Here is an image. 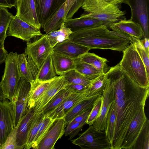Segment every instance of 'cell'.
Returning <instances> with one entry per match:
<instances>
[{"mask_svg": "<svg viewBox=\"0 0 149 149\" xmlns=\"http://www.w3.org/2000/svg\"><path fill=\"white\" fill-rule=\"evenodd\" d=\"M112 87L116 111L113 143L110 149H121L129 127L139 110L144 107L149 96V86L135 83L118 64L105 74Z\"/></svg>", "mask_w": 149, "mask_h": 149, "instance_id": "1", "label": "cell"}, {"mask_svg": "<svg viewBox=\"0 0 149 149\" xmlns=\"http://www.w3.org/2000/svg\"><path fill=\"white\" fill-rule=\"evenodd\" d=\"M69 39L91 49H109L119 52L123 51L131 42L127 38L110 30L104 25L73 32Z\"/></svg>", "mask_w": 149, "mask_h": 149, "instance_id": "2", "label": "cell"}, {"mask_svg": "<svg viewBox=\"0 0 149 149\" xmlns=\"http://www.w3.org/2000/svg\"><path fill=\"white\" fill-rule=\"evenodd\" d=\"M119 7L104 0H84L81 7L86 13L80 17L98 19L109 28L113 23L124 18L126 11Z\"/></svg>", "mask_w": 149, "mask_h": 149, "instance_id": "3", "label": "cell"}, {"mask_svg": "<svg viewBox=\"0 0 149 149\" xmlns=\"http://www.w3.org/2000/svg\"><path fill=\"white\" fill-rule=\"evenodd\" d=\"M123 52V58L118 63L121 70L138 85L149 87V75L134 44L130 42Z\"/></svg>", "mask_w": 149, "mask_h": 149, "instance_id": "4", "label": "cell"}, {"mask_svg": "<svg viewBox=\"0 0 149 149\" xmlns=\"http://www.w3.org/2000/svg\"><path fill=\"white\" fill-rule=\"evenodd\" d=\"M4 62V74L0 82V100L8 99L11 101L21 78L17 52H12L8 54Z\"/></svg>", "mask_w": 149, "mask_h": 149, "instance_id": "5", "label": "cell"}, {"mask_svg": "<svg viewBox=\"0 0 149 149\" xmlns=\"http://www.w3.org/2000/svg\"><path fill=\"white\" fill-rule=\"evenodd\" d=\"M81 149H110L111 144L105 131L98 130L92 125L72 141Z\"/></svg>", "mask_w": 149, "mask_h": 149, "instance_id": "6", "label": "cell"}, {"mask_svg": "<svg viewBox=\"0 0 149 149\" xmlns=\"http://www.w3.org/2000/svg\"><path fill=\"white\" fill-rule=\"evenodd\" d=\"M31 84L21 78L11 102L14 116L15 128L26 114L28 109V100Z\"/></svg>", "mask_w": 149, "mask_h": 149, "instance_id": "7", "label": "cell"}, {"mask_svg": "<svg viewBox=\"0 0 149 149\" xmlns=\"http://www.w3.org/2000/svg\"><path fill=\"white\" fill-rule=\"evenodd\" d=\"M53 51V47L45 34L35 41L27 42L24 53L31 57L39 69Z\"/></svg>", "mask_w": 149, "mask_h": 149, "instance_id": "8", "label": "cell"}, {"mask_svg": "<svg viewBox=\"0 0 149 149\" xmlns=\"http://www.w3.org/2000/svg\"><path fill=\"white\" fill-rule=\"evenodd\" d=\"M131 12V20L139 24L144 33V38H149V0H124Z\"/></svg>", "mask_w": 149, "mask_h": 149, "instance_id": "9", "label": "cell"}, {"mask_svg": "<svg viewBox=\"0 0 149 149\" xmlns=\"http://www.w3.org/2000/svg\"><path fill=\"white\" fill-rule=\"evenodd\" d=\"M42 35L40 30L26 23L16 15L12 17L7 32V36H12L27 42Z\"/></svg>", "mask_w": 149, "mask_h": 149, "instance_id": "10", "label": "cell"}, {"mask_svg": "<svg viewBox=\"0 0 149 149\" xmlns=\"http://www.w3.org/2000/svg\"><path fill=\"white\" fill-rule=\"evenodd\" d=\"M109 28L131 42L134 39L141 40L144 37L143 31L139 24L125 18L113 23Z\"/></svg>", "mask_w": 149, "mask_h": 149, "instance_id": "11", "label": "cell"}, {"mask_svg": "<svg viewBox=\"0 0 149 149\" xmlns=\"http://www.w3.org/2000/svg\"><path fill=\"white\" fill-rule=\"evenodd\" d=\"M8 100H0V148L15 128L13 105Z\"/></svg>", "mask_w": 149, "mask_h": 149, "instance_id": "12", "label": "cell"}, {"mask_svg": "<svg viewBox=\"0 0 149 149\" xmlns=\"http://www.w3.org/2000/svg\"><path fill=\"white\" fill-rule=\"evenodd\" d=\"M101 97L102 103L100 113L92 125L97 130L104 131L106 127L107 113L114 98L112 87L107 79L106 86Z\"/></svg>", "mask_w": 149, "mask_h": 149, "instance_id": "13", "label": "cell"}, {"mask_svg": "<svg viewBox=\"0 0 149 149\" xmlns=\"http://www.w3.org/2000/svg\"><path fill=\"white\" fill-rule=\"evenodd\" d=\"M147 118L145 114L144 107L142 108L131 123L121 149H131Z\"/></svg>", "mask_w": 149, "mask_h": 149, "instance_id": "14", "label": "cell"}, {"mask_svg": "<svg viewBox=\"0 0 149 149\" xmlns=\"http://www.w3.org/2000/svg\"><path fill=\"white\" fill-rule=\"evenodd\" d=\"M34 0L38 20L41 27L65 2V0Z\"/></svg>", "mask_w": 149, "mask_h": 149, "instance_id": "15", "label": "cell"}, {"mask_svg": "<svg viewBox=\"0 0 149 149\" xmlns=\"http://www.w3.org/2000/svg\"><path fill=\"white\" fill-rule=\"evenodd\" d=\"M65 123L63 118L56 119L35 149H54L58 139L64 134Z\"/></svg>", "mask_w": 149, "mask_h": 149, "instance_id": "16", "label": "cell"}, {"mask_svg": "<svg viewBox=\"0 0 149 149\" xmlns=\"http://www.w3.org/2000/svg\"><path fill=\"white\" fill-rule=\"evenodd\" d=\"M16 15L40 30L41 27L37 17L34 0H18Z\"/></svg>", "mask_w": 149, "mask_h": 149, "instance_id": "17", "label": "cell"}, {"mask_svg": "<svg viewBox=\"0 0 149 149\" xmlns=\"http://www.w3.org/2000/svg\"><path fill=\"white\" fill-rule=\"evenodd\" d=\"M91 49L69 39L56 44L53 48V51L74 60Z\"/></svg>", "mask_w": 149, "mask_h": 149, "instance_id": "18", "label": "cell"}, {"mask_svg": "<svg viewBox=\"0 0 149 149\" xmlns=\"http://www.w3.org/2000/svg\"><path fill=\"white\" fill-rule=\"evenodd\" d=\"M34 114V108L28 109L15 128L16 143L19 149H24L27 141Z\"/></svg>", "mask_w": 149, "mask_h": 149, "instance_id": "19", "label": "cell"}, {"mask_svg": "<svg viewBox=\"0 0 149 149\" xmlns=\"http://www.w3.org/2000/svg\"><path fill=\"white\" fill-rule=\"evenodd\" d=\"M17 65L21 78L30 83L36 79L38 69L30 56L17 54Z\"/></svg>", "mask_w": 149, "mask_h": 149, "instance_id": "20", "label": "cell"}, {"mask_svg": "<svg viewBox=\"0 0 149 149\" xmlns=\"http://www.w3.org/2000/svg\"><path fill=\"white\" fill-rule=\"evenodd\" d=\"M68 84L63 75L55 77L50 83L42 97L36 104L34 108V113H40L50 100Z\"/></svg>", "mask_w": 149, "mask_h": 149, "instance_id": "21", "label": "cell"}, {"mask_svg": "<svg viewBox=\"0 0 149 149\" xmlns=\"http://www.w3.org/2000/svg\"><path fill=\"white\" fill-rule=\"evenodd\" d=\"M88 97H85L82 93H71L67 99L54 111L44 115L53 119L63 118L66 114L80 101Z\"/></svg>", "mask_w": 149, "mask_h": 149, "instance_id": "22", "label": "cell"}, {"mask_svg": "<svg viewBox=\"0 0 149 149\" xmlns=\"http://www.w3.org/2000/svg\"><path fill=\"white\" fill-rule=\"evenodd\" d=\"M54 78L44 81L36 79L30 83L31 86L28 100V109L34 108L37 102L44 94L51 82Z\"/></svg>", "mask_w": 149, "mask_h": 149, "instance_id": "23", "label": "cell"}, {"mask_svg": "<svg viewBox=\"0 0 149 149\" xmlns=\"http://www.w3.org/2000/svg\"><path fill=\"white\" fill-rule=\"evenodd\" d=\"M102 95H99L83 100L75 105L65 116L66 126L75 117L87 110L92 108L97 100Z\"/></svg>", "mask_w": 149, "mask_h": 149, "instance_id": "24", "label": "cell"}, {"mask_svg": "<svg viewBox=\"0 0 149 149\" xmlns=\"http://www.w3.org/2000/svg\"><path fill=\"white\" fill-rule=\"evenodd\" d=\"M64 24L66 27L70 29L73 32L86 28L102 25L106 26L103 22L98 19L80 17L66 19Z\"/></svg>", "mask_w": 149, "mask_h": 149, "instance_id": "25", "label": "cell"}, {"mask_svg": "<svg viewBox=\"0 0 149 149\" xmlns=\"http://www.w3.org/2000/svg\"><path fill=\"white\" fill-rule=\"evenodd\" d=\"M51 55L57 74L63 75L74 69V60L53 51L52 52Z\"/></svg>", "mask_w": 149, "mask_h": 149, "instance_id": "26", "label": "cell"}, {"mask_svg": "<svg viewBox=\"0 0 149 149\" xmlns=\"http://www.w3.org/2000/svg\"><path fill=\"white\" fill-rule=\"evenodd\" d=\"M64 3L58 11L44 24L42 28L45 34L59 29L66 20Z\"/></svg>", "mask_w": 149, "mask_h": 149, "instance_id": "27", "label": "cell"}, {"mask_svg": "<svg viewBox=\"0 0 149 149\" xmlns=\"http://www.w3.org/2000/svg\"><path fill=\"white\" fill-rule=\"evenodd\" d=\"M79 58L103 74H106L110 68L107 64V60L106 58L101 57L94 53H86L81 56Z\"/></svg>", "mask_w": 149, "mask_h": 149, "instance_id": "28", "label": "cell"}, {"mask_svg": "<svg viewBox=\"0 0 149 149\" xmlns=\"http://www.w3.org/2000/svg\"><path fill=\"white\" fill-rule=\"evenodd\" d=\"M57 76L51 53L38 69L36 79L41 81H46Z\"/></svg>", "mask_w": 149, "mask_h": 149, "instance_id": "29", "label": "cell"}, {"mask_svg": "<svg viewBox=\"0 0 149 149\" xmlns=\"http://www.w3.org/2000/svg\"><path fill=\"white\" fill-rule=\"evenodd\" d=\"M107 81L105 74L100 75L92 81L84 93L86 97H90L99 95H102Z\"/></svg>", "mask_w": 149, "mask_h": 149, "instance_id": "30", "label": "cell"}, {"mask_svg": "<svg viewBox=\"0 0 149 149\" xmlns=\"http://www.w3.org/2000/svg\"><path fill=\"white\" fill-rule=\"evenodd\" d=\"M72 93L64 88L56 93L44 107L41 113L43 115L49 113L60 106Z\"/></svg>", "mask_w": 149, "mask_h": 149, "instance_id": "31", "label": "cell"}, {"mask_svg": "<svg viewBox=\"0 0 149 149\" xmlns=\"http://www.w3.org/2000/svg\"><path fill=\"white\" fill-rule=\"evenodd\" d=\"M74 69L89 79L93 80L101 74H104L97 71L90 64L79 58L74 60Z\"/></svg>", "mask_w": 149, "mask_h": 149, "instance_id": "32", "label": "cell"}, {"mask_svg": "<svg viewBox=\"0 0 149 149\" xmlns=\"http://www.w3.org/2000/svg\"><path fill=\"white\" fill-rule=\"evenodd\" d=\"M72 33L70 29L65 26L63 23L59 29L46 35L53 48L56 44L69 39L70 36Z\"/></svg>", "mask_w": 149, "mask_h": 149, "instance_id": "33", "label": "cell"}, {"mask_svg": "<svg viewBox=\"0 0 149 149\" xmlns=\"http://www.w3.org/2000/svg\"><path fill=\"white\" fill-rule=\"evenodd\" d=\"M55 120L44 115L38 127L37 134L34 140L32 148L35 149L52 126Z\"/></svg>", "mask_w": 149, "mask_h": 149, "instance_id": "34", "label": "cell"}, {"mask_svg": "<svg viewBox=\"0 0 149 149\" xmlns=\"http://www.w3.org/2000/svg\"><path fill=\"white\" fill-rule=\"evenodd\" d=\"M116 120V111L113 100L107 113V125L104 131L110 143L111 146L112 145L113 141Z\"/></svg>", "mask_w": 149, "mask_h": 149, "instance_id": "35", "label": "cell"}, {"mask_svg": "<svg viewBox=\"0 0 149 149\" xmlns=\"http://www.w3.org/2000/svg\"><path fill=\"white\" fill-rule=\"evenodd\" d=\"M149 120L147 118L131 149H149Z\"/></svg>", "mask_w": 149, "mask_h": 149, "instance_id": "36", "label": "cell"}, {"mask_svg": "<svg viewBox=\"0 0 149 149\" xmlns=\"http://www.w3.org/2000/svg\"><path fill=\"white\" fill-rule=\"evenodd\" d=\"M43 116L41 113H34L27 141L24 149H29L32 148L34 140L38 132L39 125Z\"/></svg>", "mask_w": 149, "mask_h": 149, "instance_id": "37", "label": "cell"}, {"mask_svg": "<svg viewBox=\"0 0 149 149\" xmlns=\"http://www.w3.org/2000/svg\"><path fill=\"white\" fill-rule=\"evenodd\" d=\"M13 15L7 8H1L0 23V43L4 44L7 36V32L11 19Z\"/></svg>", "mask_w": 149, "mask_h": 149, "instance_id": "38", "label": "cell"}, {"mask_svg": "<svg viewBox=\"0 0 149 149\" xmlns=\"http://www.w3.org/2000/svg\"><path fill=\"white\" fill-rule=\"evenodd\" d=\"M63 76L68 84H79L88 86L93 81L87 78L74 69L67 72Z\"/></svg>", "mask_w": 149, "mask_h": 149, "instance_id": "39", "label": "cell"}, {"mask_svg": "<svg viewBox=\"0 0 149 149\" xmlns=\"http://www.w3.org/2000/svg\"><path fill=\"white\" fill-rule=\"evenodd\" d=\"M84 0H65L64 8L66 19L72 18L82 6Z\"/></svg>", "mask_w": 149, "mask_h": 149, "instance_id": "40", "label": "cell"}, {"mask_svg": "<svg viewBox=\"0 0 149 149\" xmlns=\"http://www.w3.org/2000/svg\"><path fill=\"white\" fill-rule=\"evenodd\" d=\"M130 42L134 44L136 51L144 64L147 74L149 75V52L145 50L141 40L134 39Z\"/></svg>", "mask_w": 149, "mask_h": 149, "instance_id": "41", "label": "cell"}, {"mask_svg": "<svg viewBox=\"0 0 149 149\" xmlns=\"http://www.w3.org/2000/svg\"><path fill=\"white\" fill-rule=\"evenodd\" d=\"M102 103V98L101 96L97 100L94 104L86 120V124H87L89 126L93 125L99 116Z\"/></svg>", "mask_w": 149, "mask_h": 149, "instance_id": "42", "label": "cell"}, {"mask_svg": "<svg viewBox=\"0 0 149 149\" xmlns=\"http://www.w3.org/2000/svg\"><path fill=\"white\" fill-rule=\"evenodd\" d=\"M86 121L68 124L65 130L64 134L65 136H69V140L72 139L81 131L84 125L86 124Z\"/></svg>", "mask_w": 149, "mask_h": 149, "instance_id": "43", "label": "cell"}, {"mask_svg": "<svg viewBox=\"0 0 149 149\" xmlns=\"http://www.w3.org/2000/svg\"><path fill=\"white\" fill-rule=\"evenodd\" d=\"M0 149H19L16 143L15 128L11 131Z\"/></svg>", "mask_w": 149, "mask_h": 149, "instance_id": "44", "label": "cell"}, {"mask_svg": "<svg viewBox=\"0 0 149 149\" xmlns=\"http://www.w3.org/2000/svg\"><path fill=\"white\" fill-rule=\"evenodd\" d=\"M88 86L79 84H68L64 88L71 93H82L85 92Z\"/></svg>", "mask_w": 149, "mask_h": 149, "instance_id": "45", "label": "cell"}, {"mask_svg": "<svg viewBox=\"0 0 149 149\" xmlns=\"http://www.w3.org/2000/svg\"><path fill=\"white\" fill-rule=\"evenodd\" d=\"M91 109H88L78 115L75 117L68 124L72 123H79L84 121H86Z\"/></svg>", "mask_w": 149, "mask_h": 149, "instance_id": "46", "label": "cell"}, {"mask_svg": "<svg viewBox=\"0 0 149 149\" xmlns=\"http://www.w3.org/2000/svg\"><path fill=\"white\" fill-rule=\"evenodd\" d=\"M18 0H0V7L11 8L17 6Z\"/></svg>", "mask_w": 149, "mask_h": 149, "instance_id": "47", "label": "cell"}, {"mask_svg": "<svg viewBox=\"0 0 149 149\" xmlns=\"http://www.w3.org/2000/svg\"><path fill=\"white\" fill-rule=\"evenodd\" d=\"M8 54V52L4 47V44L0 43V65L4 62Z\"/></svg>", "mask_w": 149, "mask_h": 149, "instance_id": "48", "label": "cell"}, {"mask_svg": "<svg viewBox=\"0 0 149 149\" xmlns=\"http://www.w3.org/2000/svg\"><path fill=\"white\" fill-rule=\"evenodd\" d=\"M141 41L145 50L149 52V38H144L141 40Z\"/></svg>", "mask_w": 149, "mask_h": 149, "instance_id": "49", "label": "cell"}, {"mask_svg": "<svg viewBox=\"0 0 149 149\" xmlns=\"http://www.w3.org/2000/svg\"><path fill=\"white\" fill-rule=\"evenodd\" d=\"M124 0H108L109 3L120 7V5L122 3Z\"/></svg>", "mask_w": 149, "mask_h": 149, "instance_id": "50", "label": "cell"}, {"mask_svg": "<svg viewBox=\"0 0 149 149\" xmlns=\"http://www.w3.org/2000/svg\"><path fill=\"white\" fill-rule=\"evenodd\" d=\"M1 8L0 7V23Z\"/></svg>", "mask_w": 149, "mask_h": 149, "instance_id": "51", "label": "cell"}, {"mask_svg": "<svg viewBox=\"0 0 149 149\" xmlns=\"http://www.w3.org/2000/svg\"><path fill=\"white\" fill-rule=\"evenodd\" d=\"M105 0V1H107V2H108V0Z\"/></svg>", "mask_w": 149, "mask_h": 149, "instance_id": "52", "label": "cell"}]
</instances>
